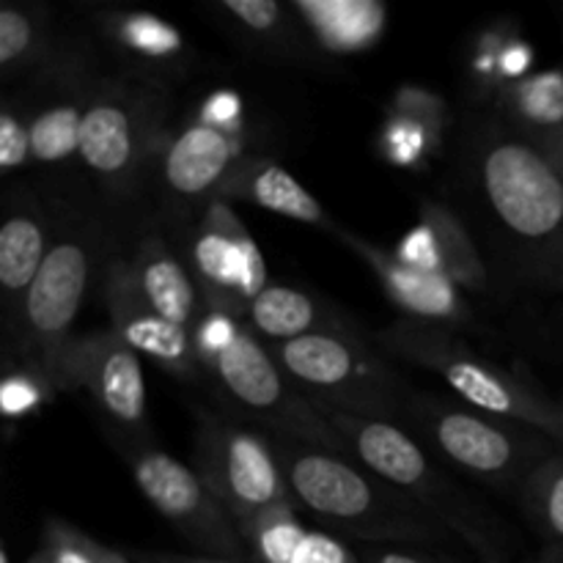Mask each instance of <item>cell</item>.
Masks as SVG:
<instances>
[{"instance_id": "obj_1", "label": "cell", "mask_w": 563, "mask_h": 563, "mask_svg": "<svg viewBox=\"0 0 563 563\" xmlns=\"http://www.w3.org/2000/svg\"><path fill=\"white\" fill-rule=\"evenodd\" d=\"M484 190L506 229L544 240L563 223V181L537 148L504 141L484 157Z\"/></svg>"}, {"instance_id": "obj_2", "label": "cell", "mask_w": 563, "mask_h": 563, "mask_svg": "<svg viewBox=\"0 0 563 563\" xmlns=\"http://www.w3.org/2000/svg\"><path fill=\"white\" fill-rule=\"evenodd\" d=\"M135 478L148 504L168 517L185 537L207 548L209 553H240V542L231 531L220 498L181 462L163 451H143L135 456Z\"/></svg>"}, {"instance_id": "obj_3", "label": "cell", "mask_w": 563, "mask_h": 563, "mask_svg": "<svg viewBox=\"0 0 563 563\" xmlns=\"http://www.w3.org/2000/svg\"><path fill=\"white\" fill-rule=\"evenodd\" d=\"M207 484L225 509L245 522H262L280 511L284 487L267 445L247 432H223L212 443Z\"/></svg>"}, {"instance_id": "obj_4", "label": "cell", "mask_w": 563, "mask_h": 563, "mask_svg": "<svg viewBox=\"0 0 563 563\" xmlns=\"http://www.w3.org/2000/svg\"><path fill=\"white\" fill-rule=\"evenodd\" d=\"M66 377L88 388L110 418L137 427L146 416V383L137 352L119 333H99L69 352Z\"/></svg>"}, {"instance_id": "obj_5", "label": "cell", "mask_w": 563, "mask_h": 563, "mask_svg": "<svg viewBox=\"0 0 563 563\" xmlns=\"http://www.w3.org/2000/svg\"><path fill=\"white\" fill-rule=\"evenodd\" d=\"M289 487L317 515L335 522H361L377 511V495L372 484L350 467L346 462L335 460L330 454H291L289 465Z\"/></svg>"}, {"instance_id": "obj_6", "label": "cell", "mask_w": 563, "mask_h": 563, "mask_svg": "<svg viewBox=\"0 0 563 563\" xmlns=\"http://www.w3.org/2000/svg\"><path fill=\"white\" fill-rule=\"evenodd\" d=\"M88 286V253L75 242L47 251L42 269L25 291V317L42 341H58L75 322Z\"/></svg>"}, {"instance_id": "obj_7", "label": "cell", "mask_w": 563, "mask_h": 563, "mask_svg": "<svg viewBox=\"0 0 563 563\" xmlns=\"http://www.w3.org/2000/svg\"><path fill=\"white\" fill-rule=\"evenodd\" d=\"M192 253H196V269L207 284L236 289L245 297H256L258 291L267 289L262 253L223 203L212 207V220L196 240Z\"/></svg>"}, {"instance_id": "obj_8", "label": "cell", "mask_w": 563, "mask_h": 563, "mask_svg": "<svg viewBox=\"0 0 563 563\" xmlns=\"http://www.w3.org/2000/svg\"><path fill=\"white\" fill-rule=\"evenodd\" d=\"M110 306H113L115 333L126 341L135 352L157 357L170 366L185 368L190 363V339L185 328L159 317L137 289L135 278H115L110 289Z\"/></svg>"}, {"instance_id": "obj_9", "label": "cell", "mask_w": 563, "mask_h": 563, "mask_svg": "<svg viewBox=\"0 0 563 563\" xmlns=\"http://www.w3.org/2000/svg\"><path fill=\"white\" fill-rule=\"evenodd\" d=\"M330 418L341 432L350 434L357 456L390 484L421 487L427 482V456L401 429L385 421H357L346 412H330Z\"/></svg>"}, {"instance_id": "obj_10", "label": "cell", "mask_w": 563, "mask_h": 563, "mask_svg": "<svg viewBox=\"0 0 563 563\" xmlns=\"http://www.w3.org/2000/svg\"><path fill=\"white\" fill-rule=\"evenodd\" d=\"M418 355L432 361L443 372L451 388L465 401L476 405L478 410L493 412V416H511L522 421H537L533 418V405L517 383H511L506 374L484 363L471 361L465 355H449V350H432V346H418Z\"/></svg>"}, {"instance_id": "obj_11", "label": "cell", "mask_w": 563, "mask_h": 563, "mask_svg": "<svg viewBox=\"0 0 563 563\" xmlns=\"http://www.w3.org/2000/svg\"><path fill=\"white\" fill-rule=\"evenodd\" d=\"M231 143L223 130L209 124L190 126L165 157V179L179 196H203L225 176L231 163Z\"/></svg>"}, {"instance_id": "obj_12", "label": "cell", "mask_w": 563, "mask_h": 563, "mask_svg": "<svg viewBox=\"0 0 563 563\" xmlns=\"http://www.w3.org/2000/svg\"><path fill=\"white\" fill-rule=\"evenodd\" d=\"M218 374L225 388L234 394L236 401L256 412H273L289 401L278 368L269 361L267 352L245 333H236V339L218 355Z\"/></svg>"}, {"instance_id": "obj_13", "label": "cell", "mask_w": 563, "mask_h": 563, "mask_svg": "<svg viewBox=\"0 0 563 563\" xmlns=\"http://www.w3.org/2000/svg\"><path fill=\"white\" fill-rule=\"evenodd\" d=\"M440 449L476 473H500L515 462V445L495 423L473 412H443L434 421Z\"/></svg>"}, {"instance_id": "obj_14", "label": "cell", "mask_w": 563, "mask_h": 563, "mask_svg": "<svg viewBox=\"0 0 563 563\" xmlns=\"http://www.w3.org/2000/svg\"><path fill=\"white\" fill-rule=\"evenodd\" d=\"M280 361L297 379L319 390L355 385L363 377L357 352L330 333H308L280 346Z\"/></svg>"}, {"instance_id": "obj_15", "label": "cell", "mask_w": 563, "mask_h": 563, "mask_svg": "<svg viewBox=\"0 0 563 563\" xmlns=\"http://www.w3.org/2000/svg\"><path fill=\"white\" fill-rule=\"evenodd\" d=\"M297 9L333 49L366 47L385 22V9L374 0H300Z\"/></svg>"}, {"instance_id": "obj_16", "label": "cell", "mask_w": 563, "mask_h": 563, "mask_svg": "<svg viewBox=\"0 0 563 563\" xmlns=\"http://www.w3.org/2000/svg\"><path fill=\"white\" fill-rule=\"evenodd\" d=\"M80 154L97 174H121L135 154V130L126 110L110 102L93 104L82 115Z\"/></svg>"}, {"instance_id": "obj_17", "label": "cell", "mask_w": 563, "mask_h": 563, "mask_svg": "<svg viewBox=\"0 0 563 563\" xmlns=\"http://www.w3.org/2000/svg\"><path fill=\"white\" fill-rule=\"evenodd\" d=\"M137 289L143 300L154 308L163 319L185 328L196 311V291L185 267L159 247H148L137 269Z\"/></svg>"}, {"instance_id": "obj_18", "label": "cell", "mask_w": 563, "mask_h": 563, "mask_svg": "<svg viewBox=\"0 0 563 563\" xmlns=\"http://www.w3.org/2000/svg\"><path fill=\"white\" fill-rule=\"evenodd\" d=\"M245 192L253 203L269 209V212L286 214L300 223H322L324 212L317 198L278 165H256L247 174Z\"/></svg>"}, {"instance_id": "obj_19", "label": "cell", "mask_w": 563, "mask_h": 563, "mask_svg": "<svg viewBox=\"0 0 563 563\" xmlns=\"http://www.w3.org/2000/svg\"><path fill=\"white\" fill-rule=\"evenodd\" d=\"M44 234L36 220L11 218L0 229V284L9 291H27L42 269Z\"/></svg>"}, {"instance_id": "obj_20", "label": "cell", "mask_w": 563, "mask_h": 563, "mask_svg": "<svg viewBox=\"0 0 563 563\" xmlns=\"http://www.w3.org/2000/svg\"><path fill=\"white\" fill-rule=\"evenodd\" d=\"M251 317L264 335L295 341L311 333L317 308H313L311 297L302 291L289 289V286H267L253 297Z\"/></svg>"}, {"instance_id": "obj_21", "label": "cell", "mask_w": 563, "mask_h": 563, "mask_svg": "<svg viewBox=\"0 0 563 563\" xmlns=\"http://www.w3.org/2000/svg\"><path fill=\"white\" fill-rule=\"evenodd\" d=\"M390 291L396 300L410 311L423 313V317H449L456 311V297L451 289L449 278L440 273H421L405 264H390L385 267Z\"/></svg>"}, {"instance_id": "obj_22", "label": "cell", "mask_w": 563, "mask_h": 563, "mask_svg": "<svg viewBox=\"0 0 563 563\" xmlns=\"http://www.w3.org/2000/svg\"><path fill=\"white\" fill-rule=\"evenodd\" d=\"M427 225L434 231V240H438L440 267H443L445 278L460 280V284H478L482 280V264H478L465 229L440 207H427Z\"/></svg>"}, {"instance_id": "obj_23", "label": "cell", "mask_w": 563, "mask_h": 563, "mask_svg": "<svg viewBox=\"0 0 563 563\" xmlns=\"http://www.w3.org/2000/svg\"><path fill=\"white\" fill-rule=\"evenodd\" d=\"M80 126L82 115L71 104L47 110L31 126V154L44 163H55L69 157L75 148L80 152Z\"/></svg>"}, {"instance_id": "obj_24", "label": "cell", "mask_w": 563, "mask_h": 563, "mask_svg": "<svg viewBox=\"0 0 563 563\" xmlns=\"http://www.w3.org/2000/svg\"><path fill=\"white\" fill-rule=\"evenodd\" d=\"M520 110L537 124L563 121V77L539 75L520 88Z\"/></svg>"}, {"instance_id": "obj_25", "label": "cell", "mask_w": 563, "mask_h": 563, "mask_svg": "<svg viewBox=\"0 0 563 563\" xmlns=\"http://www.w3.org/2000/svg\"><path fill=\"white\" fill-rule=\"evenodd\" d=\"M121 33H124V42L130 44V47L141 49V53L152 55V58H163V55L176 53L181 44L176 27L157 20V16L146 14L130 16V20L124 22V27H121Z\"/></svg>"}, {"instance_id": "obj_26", "label": "cell", "mask_w": 563, "mask_h": 563, "mask_svg": "<svg viewBox=\"0 0 563 563\" xmlns=\"http://www.w3.org/2000/svg\"><path fill=\"white\" fill-rule=\"evenodd\" d=\"M306 537L308 533H302L300 526L286 522L284 517H280V520L262 528V533H258V550H262L267 563H291L295 561L297 550H300V544L306 542Z\"/></svg>"}, {"instance_id": "obj_27", "label": "cell", "mask_w": 563, "mask_h": 563, "mask_svg": "<svg viewBox=\"0 0 563 563\" xmlns=\"http://www.w3.org/2000/svg\"><path fill=\"white\" fill-rule=\"evenodd\" d=\"M399 264L410 269H421V273H440L443 275V267H440V251L438 240H434V231L429 229L427 223L418 225L416 231L405 236L399 247Z\"/></svg>"}, {"instance_id": "obj_28", "label": "cell", "mask_w": 563, "mask_h": 563, "mask_svg": "<svg viewBox=\"0 0 563 563\" xmlns=\"http://www.w3.org/2000/svg\"><path fill=\"white\" fill-rule=\"evenodd\" d=\"M31 44V22L22 11L3 9L0 11V64L11 66L25 55Z\"/></svg>"}, {"instance_id": "obj_29", "label": "cell", "mask_w": 563, "mask_h": 563, "mask_svg": "<svg viewBox=\"0 0 563 563\" xmlns=\"http://www.w3.org/2000/svg\"><path fill=\"white\" fill-rule=\"evenodd\" d=\"M27 154H31V130H25L11 113H3L0 119V165L11 170L25 163Z\"/></svg>"}, {"instance_id": "obj_30", "label": "cell", "mask_w": 563, "mask_h": 563, "mask_svg": "<svg viewBox=\"0 0 563 563\" xmlns=\"http://www.w3.org/2000/svg\"><path fill=\"white\" fill-rule=\"evenodd\" d=\"M225 11L236 16L240 22H245L253 31H269V27L278 25L280 5L275 0H225Z\"/></svg>"}, {"instance_id": "obj_31", "label": "cell", "mask_w": 563, "mask_h": 563, "mask_svg": "<svg viewBox=\"0 0 563 563\" xmlns=\"http://www.w3.org/2000/svg\"><path fill=\"white\" fill-rule=\"evenodd\" d=\"M234 339H236L234 324H231L225 317H220V313L209 317L207 322L201 324V330H198V344H201V350L214 352V355H220V352H223Z\"/></svg>"}, {"instance_id": "obj_32", "label": "cell", "mask_w": 563, "mask_h": 563, "mask_svg": "<svg viewBox=\"0 0 563 563\" xmlns=\"http://www.w3.org/2000/svg\"><path fill=\"white\" fill-rule=\"evenodd\" d=\"M390 152L399 163H410L421 152V126L399 124L390 132Z\"/></svg>"}, {"instance_id": "obj_33", "label": "cell", "mask_w": 563, "mask_h": 563, "mask_svg": "<svg viewBox=\"0 0 563 563\" xmlns=\"http://www.w3.org/2000/svg\"><path fill=\"white\" fill-rule=\"evenodd\" d=\"M236 113H240V99H236L231 91L214 93V97L209 99L207 108H203V119H207V124L218 126V130H220V124H229V121H234Z\"/></svg>"}, {"instance_id": "obj_34", "label": "cell", "mask_w": 563, "mask_h": 563, "mask_svg": "<svg viewBox=\"0 0 563 563\" xmlns=\"http://www.w3.org/2000/svg\"><path fill=\"white\" fill-rule=\"evenodd\" d=\"M33 401H36V390H33L25 379L11 377L9 383L3 385V410L9 412V416H20V412L27 410Z\"/></svg>"}, {"instance_id": "obj_35", "label": "cell", "mask_w": 563, "mask_h": 563, "mask_svg": "<svg viewBox=\"0 0 563 563\" xmlns=\"http://www.w3.org/2000/svg\"><path fill=\"white\" fill-rule=\"evenodd\" d=\"M544 511H548L550 528L563 537V473L553 478V484L544 493Z\"/></svg>"}, {"instance_id": "obj_36", "label": "cell", "mask_w": 563, "mask_h": 563, "mask_svg": "<svg viewBox=\"0 0 563 563\" xmlns=\"http://www.w3.org/2000/svg\"><path fill=\"white\" fill-rule=\"evenodd\" d=\"M53 563H108V559H97L88 550L75 548V544H60L58 550H53Z\"/></svg>"}, {"instance_id": "obj_37", "label": "cell", "mask_w": 563, "mask_h": 563, "mask_svg": "<svg viewBox=\"0 0 563 563\" xmlns=\"http://www.w3.org/2000/svg\"><path fill=\"white\" fill-rule=\"evenodd\" d=\"M526 66H528V49L526 47H511L509 53L504 55V69L511 71V75L522 71Z\"/></svg>"}, {"instance_id": "obj_38", "label": "cell", "mask_w": 563, "mask_h": 563, "mask_svg": "<svg viewBox=\"0 0 563 563\" xmlns=\"http://www.w3.org/2000/svg\"><path fill=\"white\" fill-rule=\"evenodd\" d=\"M377 563H423L416 555H407V553H379Z\"/></svg>"}, {"instance_id": "obj_39", "label": "cell", "mask_w": 563, "mask_h": 563, "mask_svg": "<svg viewBox=\"0 0 563 563\" xmlns=\"http://www.w3.org/2000/svg\"><path fill=\"white\" fill-rule=\"evenodd\" d=\"M31 563H53V555H44V559H33Z\"/></svg>"}, {"instance_id": "obj_40", "label": "cell", "mask_w": 563, "mask_h": 563, "mask_svg": "<svg viewBox=\"0 0 563 563\" xmlns=\"http://www.w3.org/2000/svg\"><path fill=\"white\" fill-rule=\"evenodd\" d=\"M187 563H231V561H223V559H218V561H187Z\"/></svg>"}, {"instance_id": "obj_41", "label": "cell", "mask_w": 563, "mask_h": 563, "mask_svg": "<svg viewBox=\"0 0 563 563\" xmlns=\"http://www.w3.org/2000/svg\"><path fill=\"white\" fill-rule=\"evenodd\" d=\"M0 563H9V555H5V550H3V553H0Z\"/></svg>"}, {"instance_id": "obj_42", "label": "cell", "mask_w": 563, "mask_h": 563, "mask_svg": "<svg viewBox=\"0 0 563 563\" xmlns=\"http://www.w3.org/2000/svg\"><path fill=\"white\" fill-rule=\"evenodd\" d=\"M559 176H561V181H563V165H561V174Z\"/></svg>"}]
</instances>
